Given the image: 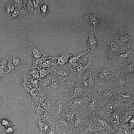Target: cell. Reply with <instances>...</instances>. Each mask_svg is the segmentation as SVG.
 I'll return each mask as SVG.
<instances>
[{
    "instance_id": "obj_23",
    "label": "cell",
    "mask_w": 134,
    "mask_h": 134,
    "mask_svg": "<svg viewBox=\"0 0 134 134\" xmlns=\"http://www.w3.org/2000/svg\"><path fill=\"white\" fill-rule=\"evenodd\" d=\"M15 6L13 0H9L4 5L3 11L7 18L8 17L13 10Z\"/></svg>"
},
{
    "instance_id": "obj_20",
    "label": "cell",
    "mask_w": 134,
    "mask_h": 134,
    "mask_svg": "<svg viewBox=\"0 0 134 134\" xmlns=\"http://www.w3.org/2000/svg\"><path fill=\"white\" fill-rule=\"evenodd\" d=\"M31 79L26 74L22 77V80L20 87V90L28 93L31 87Z\"/></svg>"
},
{
    "instance_id": "obj_37",
    "label": "cell",
    "mask_w": 134,
    "mask_h": 134,
    "mask_svg": "<svg viewBox=\"0 0 134 134\" xmlns=\"http://www.w3.org/2000/svg\"><path fill=\"white\" fill-rule=\"evenodd\" d=\"M58 132L53 127H51V129L48 130L45 134H56Z\"/></svg>"
},
{
    "instance_id": "obj_27",
    "label": "cell",
    "mask_w": 134,
    "mask_h": 134,
    "mask_svg": "<svg viewBox=\"0 0 134 134\" xmlns=\"http://www.w3.org/2000/svg\"><path fill=\"white\" fill-rule=\"evenodd\" d=\"M28 73L32 77V78L38 80L40 77L39 69L38 67L32 64L30 70Z\"/></svg>"
},
{
    "instance_id": "obj_6",
    "label": "cell",
    "mask_w": 134,
    "mask_h": 134,
    "mask_svg": "<svg viewBox=\"0 0 134 134\" xmlns=\"http://www.w3.org/2000/svg\"><path fill=\"white\" fill-rule=\"evenodd\" d=\"M118 73L128 81L134 83V60L122 66H118Z\"/></svg>"
},
{
    "instance_id": "obj_35",
    "label": "cell",
    "mask_w": 134,
    "mask_h": 134,
    "mask_svg": "<svg viewBox=\"0 0 134 134\" xmlns=\"http://www.w3.org/2000/svg\"><path fill=\"white\" fill-rule=\"evenodd\" d=\"M31 82L32 87L37 88L39 87L38 80L32 78L31 79Z\"/></svg>"
},
{
    "instance_id": "obj_11",
    "label": "cell",
    "mask_w": 134,
    "mask_h": 134,
    "mask_svg": "<svg viewBox=\"0 0 134 134\" xmlns=\"http://www.w3.org/2000/svg\"><path fill=\"white\" fill-rule=\"evenodd\" d=\"M91 95V94L81 87L78 82L70 96L69 102L75 98H88Z\"/></svg>"
},
{
    "instance_id": "obj_40",
    "label": "cell",
    "mask_w": 134,
    "mask_h": 134,
    "mask_svg": "<svg viewBox=\"0 0 134 134\" xmlns=\"http://www.w3.org/2000/svg\"><path fill=\"white\" fill-rule=\"evenodd\" d=\"M71 131H59L56 134H71Z\"/></svg>"
},
{
    "instance_id": "obj_15",
    "label": "cell",
    "mask_w": 134,
    "mask_h": 134,
    "mask_svg": "<svg viewBox=\"0 0 134 134\" xmlns=\"http://www.w3.org/2000/svg\"><path fill=\"white\" fill-rule=\"evenodd\" d=\"M8 60L16 70L22 67L24 62L22 56L16 53L8 56Z\"/></svg>"
},
{
    "instance_id": "obj_10",
    "label": "cell",
    "mask_w": 134,
    "mask_h": 134,
    "mask_svg": "<svg viewBox=\"0 0 134 134\" xmlns=\"http://www.w3.org/2000/svg\"><path fill=\"white\" fill-rule=\"evenodd\" d=\"M100 14L96 12L85 15L83 16L84 21L93 27L94 32L96 28H100Z\"/></svg>"
},
{
    "instance_id": "obj_19",
    "label": "cell",
    "mask_w": 134,
    "mask_h": 134,
    "mask_svg": "<svg viewBox=\"0 0 134 134\" xmlns=\"http://www.w3.org/2000/svg\"><path fill=\"white\" fill-rule=\"evenodd\" d=\"M90 51V50L89 49L86 52L72 53L71 54L68 62L66 64V65L68 67L72 66L76 63L83 55L89 53Z\"/></svg>"
},
{
    "instance_id": "obj_28",
    "label": "cell",
    "mask_w": 134,
    "mask_h": 134,
    "mask_svg": "<svg viewBox=\"0 0 134 134\" xmlns=\"http://www.w3.org/2000/svg\"><path fill=\"white\" fill-rule=\"evenodd\" d=\"M50 11L49 6L46 1H44L43 3L41 6L39 12L41 16L44 17L47 16Z\"/></svg>"
},
{
    "instance_id": "obj_42",
    "label": "cell",
    "mask_w": 134,
    "mask_h": 134,
    "mask_svg": "<svg viewBox=\"0 0 134 134\" xmlns=\"http://www.w3.org/2000/svg\"><path fill=\"white\" fill-rule=\"evenodd\" d=\"M0 134H2L0 131Z\"/></svg>"
},
{
    "instance_id": "obj_7",
    "label": "cell",
    "mask_w": 134,
    "mask_h": 134,
    "mask_svg": "<svg viewBox=\"0 0 134 134\" xmlns=\"http://www.w3.org/2000/svg\"><path fill=\"white\" fill-rule=\"evenodd\" d=\"M92 69L89 72V77L87 79L85 73L80 75L78 78L79 83L80 86L88 92L91 94L95 88V82L92 75Z\"/></svg>"
},
{
    "instance_id": "obj_3",
    "label": "cell",
    "mask_w": 134,
    "mask_h": 134,
    "mask_svg": "<svg viewBox=\"0 0 134 134\" xmlns=\"http://www.w3.org/2000/svg\"><path fill=\"white\" fill-rule=\"evenodd\" d=\"M134 47L128 50L125 53L115 55L111 58L108 64L114 66L124 65L134 60Z\"/></svg>"
},
{
    "instance_id": "obj_2",
    "label": "cell",
    "mask_w": 134,
    "mask_h": 134,
    "mask_svg": "<svg viewBox=\"0 0 134 134\" xmlns=\"http://www.w3.org/2000/svg\"><path fill=\"white\" fill-rule=\"evenodd\" d=\"M105 48L108 62L113 56L125 53L128 50V45L126 43L112 39L106 42Z\"/></svg>"
},
{
    "instance_id": "obj_13",
    "label": "cell",
    "mask_w": 134,
    "mask_h": 134,
    "mask_svg": "<svg viewBox=\"0 0 134 134\" xmlns=\"http://www.w3.org/2000/svg\"><path fill=\"white\" fill-rule=\"evenodd\" d=\"M57 74L62 77H76L74 74L72 70L66 65L63 66L55 65L53 66Z\"/></svg>"
},
{
    "instance_id": "obj_39",
    "label": "cell",
    "mask_w": 134,
    "mask_h": 134,
    "mask_svg": "<svg viewBox=\"0 0 134 134\" xmlns=\"http://www.w3.org/2000/svg\"><path fill=\"white\" fill-rule=\"evenodd\" d=\"M134 117H133L129 121V127L130 129V132L131 129L134 128Z\"/></svg>"
},
{
    "instance_id": "obj_38",
    "label": "cell",
    "mask_w": 134,
    "mask_h": 134,
    "mask_svg": "<svg viewBox=\"0 0 134 134\" xmlns=\"http://www.w3.org/2000/svg\"><path fill=\"white\" fill-rule=\"evenodd\" d=\"M81 131L79 129L75 128L71 131V134H81Z\"/></svg>"
},
{
    "instance_id": "obj_25",
    "label": "cell",
    "mask_w": 134,
    "mask_h": 134,
    "mask_svg": "<svg viewBox=\"0 0 134 134\" xmlns=\"http://www.w3.org/2000/svg\"><path fill=\"white\" fill-rule=\"evenodd\" d=\"M31 95L32 100V104L38 101L39 92L38 88H36L31 87V89L28 93Z\"/></svg>"
},
{
    "instance_id": "obj_41",
    "label": "cell",
    "mask_w": 134,
    "mask_h": 134,
    "mask_svg": "<svg viewBox=\"0 0 134 134\" xmlns=\"http://www.w3.org/2000/svg\"><path fill=\"white\" fill-rule=\"evenodd\" d=\"M123 134H130L129 130L128 128L127 127L124 129L123 130Z\"/></svg>"
},
{
    "instance_id": "obj_21",
    "label": "cell",
    "mask_w": 134,
    "mask_h": 134,
    "mask_svg": "<svg viewBox=\"0 0 134 134\" xmlns=\"http://www.w3.org/2000/svg\"><path fill=\"white\" fill-rule=\"evenodd\" d=\"M117 100L116 99L111 100L107 103V105H105V106L101 110V112H102V114L106 115V117H109L111 113L113 112V110L115 109V106L114 102Z\"/></svg>"
},
{
    "instance_id": "obj_17",
    "label": "cell",
    "mask_w": 134,
    "mask_h": 134,
    "mask_svg": "<svg viewBox=\"0 0 134 134\" xmlns=\"http://www.w3.org/2000/svg\"><path fill=\"white\" fill-rule=\"evenodd\" d=\"M45 111L42 107L41 103L37 101L32 104L31 113L37 120L40 119L41 117Z\"/></svg>"
},
{
    "instance_id": "obj_32",
    "label": "cell",
    "mask_w": 134,
    "mask_h": 134,
    "mask_svg": "<svg viewBox=\"0 0 134 134\" xmlns=\"http://www.w3.org/2000/svg\"><path fill=\"white\" fill-rule=\"evenodd\" d=\"M17 129V128L13 125L6 127L2 130L4 134H10L13 133Z\"/></svg>"
},
{
    "instance_id": "obj_5",
    "label": "cell",
    "mask_w": 134,
    "mask_h": 134,
    "mask_svg": "<svg viewBox=\"0 0 134 134\" xmlns=\"http://www.w3.org/2000/svg\"><path fill=\"white\" fill-rule=\"evenodd\" d=\"M54 100L50 114L54 118L61 117L67 108L66 103L58 97H54Z\"/></svg>"
},
{
    "instance_id": "obj_26",
    "label": "cell",
    "mask_w": 134,
    "mask_h": 134,
    "mask_svg": "<svg viewBox=\"0 0 134 134\" xmlns=\"http://www.w3.org/2000/svg\"><path fill=\"white\" fill-rule=\"evenodd\" d=\"M36 123L39 131L38 134L46 133L50 129L49 126L47 124L39 120H36Z\"/></svg>"
},
{
    "instance_id": "obj_34",
    "label": "cell",
    "mask_w": 134,
    "mask_h": 134,
    "mask_svg": "<svg viewBox=\"0 0 134 134\" xmlns=\"http://www.w3.org/2000/svg\"><path fill=\"white\" fill-rule=\"evenodd\" d=\"M39 68L40 76L39 79L45 77L49 72L50 70V69H46L45 68Z\"/></svg>"
},
{
    "instance_id": "obj_18",
    "label": "cell",
    "mask_w": 134,
    "mask_h": 134,
    "mask_svg": "<svg viewBox=\"0 0 134 134\" xmlns=\"http://www.w3.org/2000/svg\"><path fill=\"white\" fill-rule=\"evenodd\" d=\"M78 112H79L78 111L70 110L66 108L64 110L62 117L69 124L73 126L75 115Z\"/></svg>"
},
{
    "instance_id": "obj_12",
    "label": "cell",
    "mask_w": 134,
    "mask_h": 134,
    "mask_svg": "<svg viewBox=\"0 0 134 134\" xmlns=\"http://www.w3.org/2000/svg\"><path fill=\"white\" fill-rule=\"evenodd\" d=\"M112 39L127 43L128 45V49L134 47V45L132 44V36L131 34L128 32H119Z\"/></svg>"
},
{
    "instance_id": "obj_22",
    "label": "cell",
    "mask_w": 134,
    "mask_h": 134,
    "mask_svg": "<svg viewBox=\"0 0 134 134\" xmlns=\"http://www.w3.org/2000/svg\"><path fill=\"white\" fill-rule=\"evenodd\" d=\"M25 15L35 13L34 4L33 0H24Z\"/></svg>"
},
{
    "instance_id": "obj_31",
    "label": "cell",
    "mask_w": 134,
    "mask_h": 134,
    "mask_svg": "<svg viewBox=\"0 0 134 134\" xmlns=\"http://www.w3.org/2000/svg\"><path fill=\"white\" fill-rule=\"evenodd\" d=\"M33 2L34 11L35 13H39L41 6L43 3L44 1L42 0H33Z\"/></svg>"
},
{
    "instance_id": "obj_24",
    "label": "cell",
    "mask_w": 134,
    "mask_h": 134,
    "mask_svg": "<svg viewBox=\"0 0 134 134\" xmlns=\"http://www.w3.org/2000/svg\"><path fill=\"white\" fill-rule=\"evenodd\" d=\"M129 109H128L127 110V111H126V110H124L125 113L124 111L123 110L122 112L121 115V116L120 118L121 120V121L123 122L124 123H126L129 122L131 119L133 117V116H134V111L132 112H131L128 111Z\"/></svg>"
},
{
    "instance_id": "obj_36",
    "label": "cell",
    "mask_w": 134,
    "mask_h": 134,
    "mask_svg": "<svg viewBox=\"0 0 134 134\" xmlns=\"http://www.w3.org/2000/svg\"><path fill=\"white\" fill-rule=\"evenodd\" d=\"M99 126L100 130H104L107 128L108 125L107 123L101 121L100 122Z\"/></svg>"
},
{
    "instance_id": "obj_30",
    "label": "cell",
    "mask_w": 134,
    "mask_h": 134,
    "mask_svg": "<svg viewBox=\"0 0 134 134\" xmlns=\"http://www.w3.org/2000/svg\"><path fill=\"white\" fill-rule=\"evenodd\" d=\"M8 56L0 59V68L4 70L9 74L7 68V61Z\"/></svg>"
},
{
    "instance_id": "obj_14",
    "label": "cell",
    "mask_w": 134,
    "mask_h": 134,
    "mask_svg": "<svg viewBox=\"0 0 134 134\" xmlns=\"http://www.w3.org/2000/svg\"><path fill=\"white\" fill-rule=\"evenodd\" d=\"M87 45L91 52L96 50L99 47L100 45L95 32L91 31L89 33Z\"/></svg>"
},
{
    "instance_id": "obj_29",
    "label": "cell",
    "mask_w": 134,
    "mask_h": 134,
    "mask_svg": "<svg viewBox=\"0 0 134 134\" xmlns=\"http://www.w3.org/2000/svg\"><path fill=\"white\" fill-rule=\"evenodd\" d=\"M54 60L50 56H48L40 66L38 67L39 68H45L47 67L49 69L50 67L54 66L55 63L54 62Z\"/></svg>"
},
{
    "instance_id": "obj_4",
    "label": "cell",
    "mask_w": 134,
    "mask_h": 134,
    "mask_svg": "<svg viewBox=\"0 0 134 134\" xmlns=\"http://www.w3.org/2000/svg\"><path fill=\"white\" fill-rule=\"evenodd\" d=\"M131 83L134 84L128 81L124 77L117 73L112 78L111 85L113 90L121 94H125L128 90L130 91L129 86Z\"/></svg>"
},
{
    "instance_id": "obj_33",
    "label": "cell",
    "mask_w": 134,
    "mask_h": 134,
    "mask_svg": "<svg viewBox=\"0 0 134 134\" xmlns=\"http://www.w3.org/2000/svg\"><path fill=\"white\" fill-rule=\"evenodd\" d=\"M0 122L1 124L5 128L13 125V124L10 122L9 119L3 118L0 120Z\"/></svg>"
},
{
    "instance_id": "obj_9",
    "label": "cell",
    "mask_w": 134,
    "mask_h": 134,
    "mask_svg": "<svg viewBox=\"0 0 134 134\" xmlns=\"http://www.w3.org/2000/svg\"><path fill=\"white\" fill-rule=\"evenodd\" d=\"M117 92L118 100L119 103L124 102L126 108H131L134 106V92L128 90L126 93L122 94Z\"/></svg>"
},
{
    "instance_id": "obj_1",
    "label": "cell",
    "mask_w": 134,
    "mask_h": 134,
    "mask_svg": "<svg viewBox=\"0 0 134 134\" xmlns=\"http://www.w3.org/2000/svg\"><path fill=\"white\" fill-rule=\"evenodd\" d=\"M118 66L108 64L99 69H92V75L95 85L100 87L111 86L112 78L118 72Z\"/></svg>"
},
{
    "instance_id": "obj_8",
    "label": "cell",
    "mask_w": 134,
    "mask_h": 134,
    "mask_svg": "<svg viewBox=\"0 0 134 134\" xmlns=\"http://www.w3.org/2000/svg\"><path fill=\"white\" fill-rule=\"evenodd\" d=\"M27 46V52L32 57L33 62L42 58L47 57L46 53L40 46L34 45L31 43Z\"/></svg>"
},
{
    "instance_id": "obj_16",
    "label": "cell",
    "mask_w": 134,
    "mask_h": 134,
    "mask_svg": "<svg viewBox=\"0 0 134 134\" xmlns=\"http://www.w3.org/2000/svg\"><path fill=\"white\" fill-rule=\"evenodd\" d=\"M70 55L71 54L64 51L58 55L51 57L54 60L57 61V62L55 63V65L63 66L65 65L68 62Z\"/></svg>"
}]
</instances>
